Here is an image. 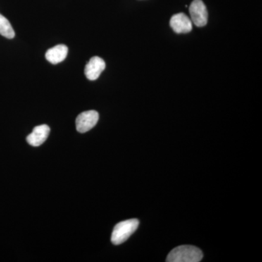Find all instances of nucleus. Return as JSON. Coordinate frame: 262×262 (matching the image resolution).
I'll return each instance as SVG.
<instances>
[{
  "instance_id": "9",
  "label": "nucleus",
  "mask_w": 262,
  "mask_h": 262,
  "mask_svg": "<svg viewBox=\"0 0 262 262\" xmlns=\"http://www.w3.org/2000/svg\"><path fill=\"white\" fill-rule=\"evenodd\" d=\"M0 35L8 39H13L15 35L14 30L9 20L1 14H0Z\"/></svg>"
},
{
  "instance_id": "2",
  "label": "nucleus",
  "mask_w": 262,
  "mask_h": 262,
  "mask_svg": "<svg viewBox=\"0 0 262 262\" xmlns=\"http://www.w3.org/2000/svg\"><path fill=\"white\" fill-rule=\"evenodd\" d=\"M139 225V220L136 219L123 221L117 224L112 234V242L115 245L123 244L136 232Z\"/></svg>"
},
{
  "instance_id": "1",
  "label": "nucleus",
  "mask_w": 262,
  "mask_h": 262,
  "mask_svg": "<svg viewBox=\"0 0 262 262\" xmlns=\"http://www.w3.org/2000/svg\"><path fill=\"white\" fill-rule=\"evenodd\" d=\"M203 257L199 248L192 246H181L174 248L169 253L168 262H199Z\"/></svg>"
},
{
  "instance_id": "6",
  "label": "nucleus",
  "mask_w": 262,
  "mask_h": 262,
  "mask_svg": "<svg viewBox=\"0 0 262 262\" xmlns=\"http://www.w3.org/2000/svg\"><path fill=\"white\" fill-rule=\"evenodd\" d=\"M106 68V63L102 58L95 56L91 58L84 68V75L89 80H97L103 70Z\"/></svg>"
},
{
  "instance_id": "7",
  "label": "nucleus",
  "mask_w": 262,
  "mask_h": 262,
  "mask_svg": "<svg viewBox=\"0 0 262 262\" xmlns=\"http://www.w3.org/2000/svg\"><path fill=\"white\" fill-rule=\"evenodd\" d=\"M50 130L51 129L47 125H41L34 127L32 134L27 136V142L32 146L42 145L47 140Z\"/></svg>"
},
{
  "instance_id": "5",
  "label": "nucleus",
  "mask_w": 262,
  "mask_h": 262,
  "mask_svg": "<svg viewBox=\"0 0 262 262\" xmlns=\"http://www.w3.org/2000/svg\"><path fill=\"white\" fill-rule=\"evenodd\" d=\"M170 27L176 33L186 34L192 29V22L184 13H177L172 16L170 20Z\"/></svg>"
},
{
  "instance_id": "4",
  "label": "nucleus",
  "mask_w": 262,
  "mask_h": 262,
  "mask_svg": "<svg viewBox=\"0 0 262 262\" xmlns=\"http://www.w3.org/2000/svg\"><path fill=\"white\" fill-rule=\"evenodd\" d=\"M99 115L96 111L84 112L80 114L76 119V128L81 134L88 132L97 124Z\"/></svg>"
},
{
  "instance_id": "8",
  "label": "nucleus",
  "mask_w": 262,
  "mask_h": 262,
  "mask_svg": "<svg viewBox=\"0 0 262 262\" xmlns=\"http://www.w3.org/2000/svg\"><path fill=\"white\" fill-rule=\"evenodd\" d=\"M68 54V48L65 45H58L46 52V58L52 64H58L64 61Z\"/></svg>"
},
{
  "instance_id": "3",
  "label": "nucleus",
  "mask_w": 262,
  "mask_h": 262,
  "mask_svg": "<svg viewBox=\"0 0 262 262\" xmlns=\"http://www.w3.org/2000/svg\"><path fill=\"white\" fill-rule=\"evenodd\" d=\"M192 22L198 27L206 26L208 23V10L202 0H193L189 6Z\"/></svg>"
}]
</instances>
